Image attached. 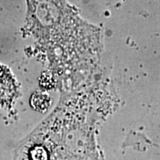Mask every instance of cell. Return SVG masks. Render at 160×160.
<instances>
[{"mask_svg": "<svg viewBox=\"0 0 160 160\" xmlns=\"http://www.w3.org/2000/svg\"><path fill=\"white\" fill-rule=\"evenodd\" d=\"M18 93L17 82L11 71L0 65V105L11 103Z\"/></svg>", "mask_w": 160, "mask_h": 160, "instance_id": "obj_1", "label": "cell"}]
</instances>
